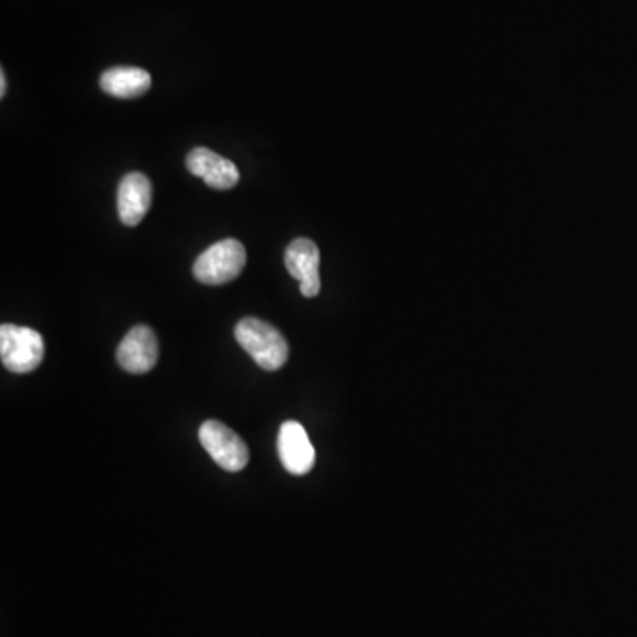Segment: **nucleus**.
<instances>
[{"label":"nucleus","mask_w":637,"mask_h":637,"mask_svg":"<svg viewBox=\"0 0 637 637\" xmlns=\"http://www.w3.org/2000/svg\"><path fill=\"white\" fill-rule=\"evenodd\" d=\"M246 265L245 246L228 237L214 243L197 257L193 275L205 286H223L239 277Z\"/></svg>","instance_id":"7ed1b4c3"},{"label":"nucleus","mask_w":637,"mask_h":637,"mask_svg":"<svg viewBox=\"0 0 637 637\" xmlns=\"http://www.w3.org/2000/svg\"><path fill=\"white\" fill-rule=\"evenodd\" d=\"M187 169L197 178L204 179L205 185L216 190H228L239 181V170L231 159L216 155L205 147H195L187 156Z\"/></svg>","instance_id":"6e6552de"},{"label":"nucleus","mask_w":637,"mask_h":637,"mask_svg":"<svg viewBox=\"0 0 637 637\" xmlns=\"http://www.w3.org/2000/svg\"><path fill=\"white\" fill-rule=\"evenodd\" d=\"M278 457L291 474H306L315 465V450L305 427L298 422H286L278 433Z\"/></svg>","instance_id":"39448f33"},{"label":"nucleus","mask_w":637,"mask_h":637,"mask_svg":"<svg viewBox=\"0 0 637 637\" xmlns=\"http://www.w3.org/2000/svg\"><path fill=\"white\" fill-rule=\"evenodd\" d=\"M199 439L211 459L231 473H237L246 468L250 460V451L242 437L234 433L233 428L216 420H210L202 424L199 431Z\"/></svg>","instance_id":"20e7f679"},{"label":"nucleus","mask_w":637,"mask_h":637,"mask_svg":"<svg viewBox=\"0 0 637 637\" xmlns=\"http://www.w3.org/2000/svg\"><path fill=\"white\" fill-rule=\"evenodd\" d=\"M236 340L260 369H282L289 358V344L282 333L260 318L246 317L236 326Z\"/></svg>","instance_id":"f257e3e1"},{"label":"nucleus","mask_w":637,"mask_h":637,"mask_svg":"<svg viewBox=\"0 0 637 637\" xmlns=\"http://www.w3.org/2000/svg\"><path fill=\"white\" fill-rule=\"evenodd\" d=\"M5 87H8V80H5L4 71H0V96L5 94Z\"/></svg>","instance_id":"9b49d317"},{"label":"nucleus","mask_w":637,"mask_h":637,"mask_svg":"<svg viewBox=\"0 0 637 637\" xmlns=\"http://www.w3.org/2000/svg\"><path fill=\"white\" fill-rule=\"evenodd\" d=\"M318 265H321V254L312 239L298 237L287 246V271L292 278L300 280V291L305 298H315L321 292Z\"/></svg>","instance_id":"423d86ee"},{"label":"nucleus","mask_w":637,"mask_h":637,"mask_svg":"<svg viewBox=\"0 0 637 637\" xmlns=\"http://www.w3.org/2000/svg\"><path fill=\"white\" fill-rule=\"evenodd\" d=\"M153 187L141 172L126 174L118 188L119 219L127 227H135L144 220L150 208Z\"/></svg>","instance_id":"1a4fd4ad"},{"label":"nucleus","mask_w":637,"mask_h":637,"mask_svg":"<svg viewBox=\"0 0 637 637\" xmlns=\"http://www.w3.org/2000/svg\"><path fill=\"white\" fill-rule=\"evenodd\" d=\"M100 86L107 94L130 100L149 91L150 75L146 69L118 66L107 69L105 74L101 75Z\"/></svg>","instance_id":"9d476101"},{"label":"nucleus","mask_w":637,"mask_h":637,"mask_svg":"<svg viewBox=\"0 0 637 637\" xmlns=\"http://www.w3.org/2000/svg\"><path fill=\"white\" fill-rule=\"evenodd\" d=\"M118 361L130 373H146L155 369L158 361L155 332L144 324L133 326L118 347Z\"/></svg>","instance_id":"0eeeda50"},{"label":"nucleus","mask_w":637,"mask_h":637,"mask_svg":"<svg viewBox=\"0 0 637 637\" xmlns=\"http://www.w3.org/2000/svg\"><path fill=\"white\" fill-rule=\"evenodd\" d=\"M45 342L42 333L27 326L2 324L0 326V358L5 369L14 373H29L42 365Z\"/></svg>","instance_id":"f03ea898"}]
</instances>
